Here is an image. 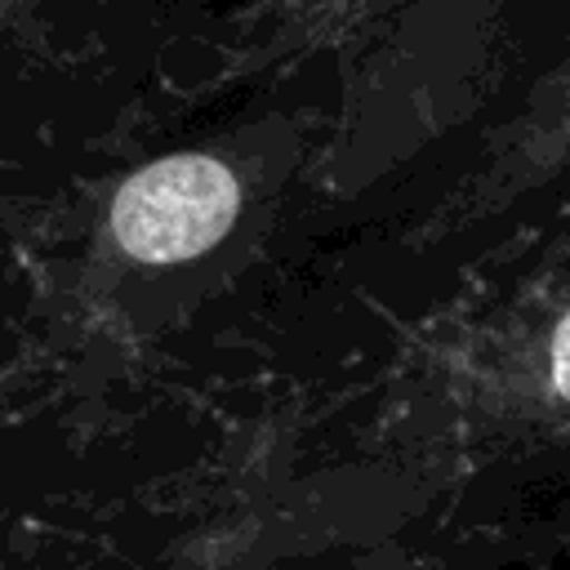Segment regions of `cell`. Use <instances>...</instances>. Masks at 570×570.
Instances as JSON below:
<instances>
[{"label": "cell", "instance_id": "obj_2", "mask_svg": "<svg viewBox=\"0 0 570 570\" xmlns=\"http://www.w3.org/2000/svg\"><path fill=\"white\" fill-rule=\"evenodd\" d=\"M552 383L570 401V312H566V321L557 325V338H552Z\"/></svg>", "mask_w": 570, "mask_h": 570}, {"label": "cell", "instance_id": "obj_1", "mask_svg": "<svg viewBox=\"0 0 570 570\" xmlns=\"http://www.w3.org/2000/svg\"><path fill=\"white\" fill-rule=\"evenodd\" d=\"M240 209L236 174L205 151H174L129 174L111 200V236L138 263H183L227 236Z\"/></svg>", "mask_w": 570, "mask_h": 570}]
</instances>
